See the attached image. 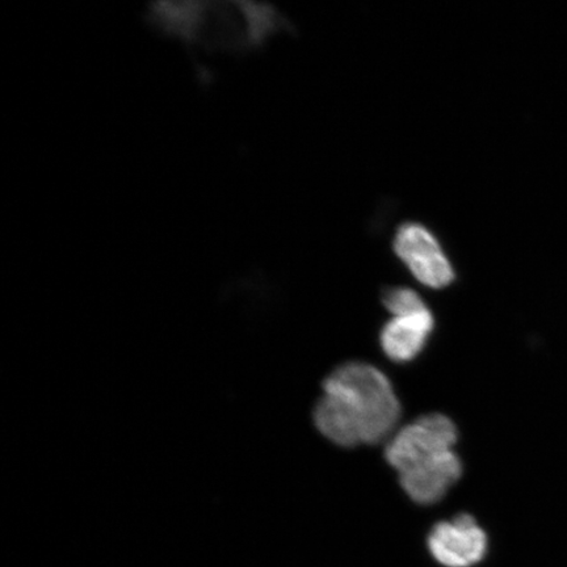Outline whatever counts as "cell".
Wrapping results in <instances>:
<instances>
[{"instance_id": "6", "label": "cell", "mask_w": 567, "mask_h": 567, "mask_svg": "<svg viewBox=\"0 0 567 567\" xmlns=\"http://www.w3.org/2000/svg\"><path fill=\"white\" fill-rule=\"evenodd\" d=\"M399 476L400 485L411 501L432 506L441 502L463 476V461L455 451H450L422 461Z\"/></svg>"}, {"instance_id": "3", "label": "cell", "mask_w": 567, "mask_h": 567, "mask_svg": "<svg viewBox=\"0 0 567 567\" xmlns=\"http://www.w3.org/2000/svg\"><path fill=\"white\" fill-rule=\"evenodd\" d=\"M458 441L455 422L441 413L425 414L394 432L385 446L388 464L401 473L422 461L453 451Z\"/></svg>"}, {"instance_id": "7", "label": "cell", "mask_w": 567, "mask_h": 567, "mask_svg": "<svg viewBox=\"0 0 567 567\" xmlns=\"http://www.w3.org/2000/svg\"><path fill=\"white\" fill-rule=\"evenodd\" d=\"M435 328L429 308L413 313L393 316L380 332V344L386 358L396 364H406L420 357Z\"/></svg>"}, {"instance_id": "5", "label": "cell", "mask_w": 567, "mask_h": 567, "mask_svg": "<svg viewBox=\"0 0 567 567\" xmlns=\"http://www.w3.org/2000/svg\"><path fill=\"white\" fill-rule=\"evenodd\" d=\"M427 548L435 561L444 567H473L484 561L488 538L472 515L458 514L431 528Z\"/></svg>"}, {"instance_id": "2", "label": "cell", "mask_w": 567, "mask_h": 567, "mask_svg": "<svg viewBox=\"0 0 567 567\" xmlns=\"http://www.w3.org/2000/svg\"><path fill=\"white\" fill-rule=\"evenodd\" d=\"M315 423L331 443L343 449L388 442L401 420V403L392 382L379 368L349 361L323 381Z\"/></svg>"}, {"instance_id": "1", "label": "cell", "mask_w": 567, "mask_h": 567, "mask_svg": "<svg viewBox=\"0 0 567 567\" xmlns=\"http://www.w3.org/2000/svg\"><path fill=\"white\" fill-rule=\"evenodd\" d=\"M145 20L162 38L208 59L257 53L288 25L274 6L250 0H163L146 6Z\"/></svg>"}, {"instance_id": "8", "label": "cell", "mask_w": 567, "mask_h": 567, "mask_svg": "<svg viewBox=\"0 0 567 567\" xmlns=\"http://www.w3.org/2000/svg\"><path fill=\"white\" fill-rule=\"evenodd\" d=\"M382 302L392 316L413 313V311L427 308L422 297L415 290L406 287L386 289L384 296H382Z\"/></svg>"}, {"instance_id": "4", "label": "cell", "mask_w": 567, "mask_h": 567, "mask_svg": "<svg viewBox=\"0 0 567 567\" xmlns=\"http://www.w3.org/2000/svg\"><path fill=\"white\" fill-rule=\"evenodd\" d=\"M394 251L424 287L443 289L455 280V271L439 240L420 224H405L396 231Z\"/></svg>"}]
</instances>
